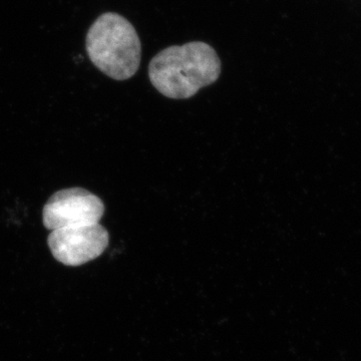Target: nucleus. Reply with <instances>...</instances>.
I'll return each mask as SVG.
<instances>
[{
    "mask_svg": "<svg viewBox=\"0 0 361 361\" xmlns=\"http://www.w3.org/2000/svg\"><path fill=\"white\" fill-rule=\"evenodd\" d=\"M110 243L108 230L99 223L54 230L47 237L52 256L66 266L84 265L102 255Z\"/></svg>",
    "mask_w": 361,
    "mask_h": 361,
    "instance_id": "obj_3",
    "label": "nucleus"
},
{
    "mask_svg": "<svg viewBox=\"0 0 361 361\" xmlns=\"http://www.w3.org/2000/svg\"><path fill=\"white\" fill-rule=\"evenodd\" d=\"M221 61L212 47L205 42H189L170 47L152 59L149 77L164 96L184 99L219 78Z\"/></svg>",
    "mask_w": 361,
    "mask_h": 361,
    "instance_id": "obj_1",
    "label": "nucleus"
},
{
    "mask_svg": "<svg viewBox=\"0 0 361 361\" xmlns=\"http://www.w3.org/2000/svg\"><path fill=\"white\" fill-rule=\"evenodd\" d=\"M90 61L116 80L130 78L139 70L142 47L134 26L120 14L99 16L87 35Z\"/></svg>",
    "mask_w": 361,
    "mask_h": 361,
    "instance_id": "obj_2",
    "label": "nucleus"
},
{
    "mask_svg": "<svg viewBox=\"0 0 361 361\" xmlns=\"http://www.w3.org/2000/svg\"><path fill=\"white\" fill-rule=\"evenodd\" d=\"M104 214L103 201L82 188L56 192L42 210V223L47 230L73 226L96 224Z\"/></svg>",
    "mask_w": 361,
    "mask_h": 361,
    "instance_id": "obj_4",
    "label": "nucleus"
}]
</instances>
